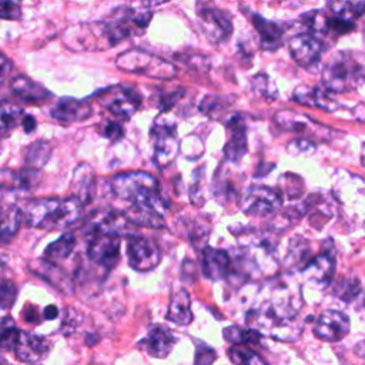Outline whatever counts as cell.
<instances>
[{"mask_svg": "<svg viewBox=\"0 0 365 365\" xmlns=\"http://www.w3.org/2000/svg\"><path fill=\"white\" fill-rule=\"evenodd\" d=\"M127 261L128 265L140 272H147L154 269L160 261V250L158 247L147 238L143 237H131L127 241Z\"/></svg>", "mask_w": 365, "mask_h": 365, "instance_id": "obj_9", "label": "cell"}, {"mask_svg": "<svg viewBox=\"0 0 365 365\" xmlns=\"http://www.w3.org/2000/svg\"><path fill=\"white\" fill-rule=\"evenodd\" d=\"M88 258L98 267L111 269L120 259V238L115 234H93L88 247Z\"/></svg>", "mask_w": 365, "mask_h": 365, "instance_id": "obj_11", "label": "cell"}, {"mask_svg": "<svg viewBox=\"0 0 365 365\" xmlns=\"http://www.w3.org/2000/svg\"><path fill=\"white\" fill-rule=\"evenodd\" d=\"M251 19H252V24L259 36L262 48L275 50V48L281 47L284 30L278 23L269 21L258 14H251Z\"/></svg>", "mask_w": 365, "mask_h": 365, "instance_id": "obj_24", "label": "cell"}, {"mask_svg": "<svg viewBox=\"0 0 365 365\" xmlns=\"http://www.w3.org/2000/svg\"><path fill=\"white\" fill-rule=\"evenodd\" d=\"M33 365H40V364H33Z\"/></svg>", "mask_w": 365, "mask_h": 365, "instance_id": "obj_53", "label": "cell"}, {"mask_svg": "<svg viewBox=\"0 0 365 365\" xmlns=\"http://www.w3.org/2000/svg\"><path fill=\"white\" fill-rule=\"evenodd\" d=\"M334 267L335 262L329 254H319L315 258H311V261L302 269V274L309 282L325 287L332 279Z\"/></svg>", "mask_w": 365, "mask_h": 365, "instance_id": "obj_23", "label": "cell"}, {"mask_svg": "<svg viewBox=\"0 0 365 365\" xmlns=\"http://www.w3.org/2000/svg\"><path fill=\"white\" fill-rule=\"evenodd\" d=\"M228 355L235 365H267L262 356L245 345H232Z\"/></svg>", "mask_w": 365, "mask_h": 365, "instance_id": "obj_33", "label": "cell"}, {"mask_svg": "<svg viewBox=\"0 0 365 365\" xmlns=\"http://www.w3.org/2000/svg\"><path fill=\"white\" fill-rule=\"evenodd\" d=\"M175 338L173 332L164 327H153L145 338L140 342V346L154 358H165L174 348Z\"/></svg>", "mask_w": 365, "mask_h": 365, "instance_id": "obj_19", "label": "cell"}, {"mask_svg": "<svg viewBox=\"0 0 365 365\" xmlns=\"http://www.w3.org/2000/svg\"><path fill=\"white\" fill-rule=\"evenodd\" d=\"M0 114H1V131H3V134H7V131L13 130L16 127L19 118L24 117L23 110L17 104H14L11 101H7V100H4L1 103Z\"/></svg>", "mask_w": 365, "mask_h": 365, "instance_id": "obj_36", "label": "cell"}, {"mask_svg": "<svg viewBox=\"0 0 365 365\" xmlns=\"http://www.w3.org/2000/svg\"><path fill=\"white\" fill-rule=\"evenodd\" d=\"M198 20L205 37L214 44L224 43L232 33L231 16L224 10L205 6L198 10Z\"/></svg>", "mask_w": 365, "mask_h": 365, "instance_id": "obj_10", "label": "cell"}, {"mask_svg": "<svg viewBox=\"0 0 365 365\" xmlns=\"http://www.w3.org/2000/svg\"><path fill=\"white\" fill-rule=\"evenodd\" d=\"M182 94V90L181 88H177L174 91H168V93H163L160 96V110L161 111H167L170 110L181 97Z\"/></svg>", "mask_w": 365, "mask_h": 365, "instance_id": "obj_46", "label": "cell"}, {"mask_svg": "<svg viewBox=\"0 0 365 365\" xmlns=\"http://www.w3.org/2000/svg\"><path fill=\"white\" fill-rule=\"evenodd\" d=\"M309 247L308 242L302 238H294L289 242L287 264L291 267H301V269L305 268V265L309 262Z\"/></svg>", "mask_w": 365, "mask_h": 365, "instance_id": "obj_31", "label": "cell"}, {"mask_svg": "<svg viewBox=\"0 0 365 365\" xmlns=\"http://www.w3.org/2000/svg\"><path fill=\"white\" fill-rule=\"evenodd\" d=\"M21 125H23V130L29 134L36 130V120L31 115H24L21 118Z\"/></svg>", "mask_w": 365, "mask_h": 365, "instance_id": "obj_48", "label": "cell"}, {"mask_svg": "<svg viewBox=\"0 0 365 365\" xmlns=\"http://www.w3.org/2000/svg\"><path fill=\"white\" fill-rule=\"evenodd\" d=\"M115 67L121 71L140 74L157 80H171L177 76V68L173 63L151 54L144 50H127L115 58Z\"/></svg>", "mask_w": 365, "mask_h": 365, "instance_id": "obj_5", "label": "cell"}, {"mask_svg": "<svg viewBox=\"0 0 365 365\" xmlns=\"http://www.w3.org/2000/svg\"><path fill=\"white\" fill-rule=\"evenodd\" d=\"M51 154V147L47 141H36L26 150V164L33 168L43 167Z\"/></svg>", "mask_w": 365, "mask_h": 365, "instance_id": "obj_32", "label": "cell"}, {"mask_svg": "<svg viewBox=\"0 0 365 365\" xmlns=\"http://www.w3.org/2000/svg\"><path fill=\"white\" fill-rule=\"evenodd\" d=\"M76 247V238L73 234L66 232L58 240L53 241L46 250H44V258L50 261H60L67 258Z\"/></svg>", "mask_w": 365, "mask_h": 365, "instance_id": "obj_29", "label": "cell"}, {"mask_svg": "<svg viewBox=\"0 0 365 365\" xmlns=\"http://www.w3.org/2000/svg\"><path fill=\"white\" fill-rule=\"evenodd\" d=\"M287 151L291 155H299V154H311L312 151H315V145L305 138H297L294 141H291L287 145Z\"/></svg>", "mask_w": 365, "mask_h": 365, "instance_id": "obj_44", "label": "cell"}, {"mask_svg": "<svg viewBox=\"0 0 365 365\" xmlns=\"http://www.w3.org/2000/svg\"><path fill=\"white\" fill-rule=\"evenodd\" d=\"M20 331H17L14 321L10 317H4L1 319V328H0V345L4 351L14 349L16 344L19 341Z\"/></svg>", "mask_w": 365, "mask_h": 365, "instance_id": "obj_37", "label": "cell"}, {"mask_svg": "<svg viewBox=\"0 0 365 365\" xmlns=\"http://www.w3.org/2000/svg\"><path fill=\"white\" fill-rule=\"evenodd\" d=\"M222 334H224V338L232 345H245L248 342H257L261 336V332L255 328L244 329L235 325L225 328Z\"/></svg>", "mask_w": 365, "mask_h": 365, "instance_id": "obj_35", "label": "cell"}, {"mask_svg": "<svg viewBox=\"0 0 365 365\" xmlns=\"http://www.w3.org/2000/svg\"><path fill=\"white\" fill-rule=\"evenodd\" d=\"M50 113L56 120H60L64 123H77L88 118L93 113V108L84 100H78L73 97H61L53 106Z\"/></svg>", "mask_w": 365, "mask_h": 365, "instance_id": "obj_18", "label": "cell"}, {"mask_svg": "<svg viewBox=\"0 0 365 365\" xmlns=\"http://www.w3.org/2000/svg\"><path fill=\"white\" fill-rule=\"evenodd\" d=\"M252 88L255 93L261 94L262 97H268V98H275L277 97V88L275 86L271 83L269 77L265 74H257L255 77H252L251 80Z\"/></svg>", "mask_w": 365, "mask_h": 365, "instance_id": "obj_38", "label": "cell"}, {"mask_svg": "<svg viewBox=\"0 0 365 365\" xmlns=\"http://www.w3.org/2000/svg\"><path fill=\"white\" fill-rule=\"evenodd\" d=\"M114 194L134 205H151L167 211L168 204L160 192L157 180L145 171H128L113 177Z\"/></svg>", "mask_w": 365, "mask_h": 365, "instance_id": "obj_3", "label": "cell"}, {"mask_svg": "<svg viewBox=\"0 0 365 365\" xmlns=\"http://www.w3.org/2000/svg\"><path fill=\"white\" fill-rule=\"evenodd\" d=\"M362 158H364V164H365V145H364V151H362Z\"/></svg>", "mask_w": 365, "mask_h": 365, "instance_id": "obj_52", "label": "cell"}, {"mask_svg": "<svg viewBox=\"0 0 365 365\" xmlns=\"http://www.w3.org/2000/svg\"><path fill=\"white\" fill-rule=\"evenodd\" d=\"M83 202L77 197L38 198L27 204L24 218L29 225L44 230H61L78 220Z\"/></svg>", "mask_w": 365, "mask_h": 365, "instance_id": "obj_2", "label": "cell"}, {"mask_svg": "<svg viewBox=\"0 0 365 365\" xmlns=\"http://www.w3.org/2000/svg\"><path fill=\"white\" fill-rule=\"evenodd\" d=\"M50 351V344L46 338L38 336L33 332L20 331L19 341L14 348L16 358L21 362L34 364L43 359Z\"/></svg>", "mask_w": 365, "mask_h": 365, "instance_id": "obj_16", "label": "cell"}, {"mask_svg": "<svg viewBox=\"0 0 365 365\" xmlns=\"http://www.w3.org/2000/svg\"><path fill=\"white\" fill-rule=\"evenodd\" d=\"M130 220L125 217V214H120L115 211H107L98 214L93 222L91 227L94 230V234H115L120 235L127 230V224Z\"/></svg>", "mask_w": 365, "mask_h": 365, "instance_id": "obj_27", "label": "cell"}, {"mask_svg": "<svg viewBox=\"0 0 365 365\" xmlns=\"http://www.w3.org/2000/svg\"><path fill=\"white\" fill-rule=\"evenodd\" d=\"M364 230H365V224H364Z\"/></svg>", "mask_w": 365, "mask_h": 365, "instance_id": "obj_55", "label": "cell"}, {"mask_svg": "<svg viewBox=\"0 0 365 365\" xmlns=\"http://www.w3.org/2000/svg\"><path fill=\"white\" fill-rule=\"evenodd\" d=\"M227 103H224L221 98L218 97H205L201 104H200V108L204 114L215 118L220 113H222V110L225 108Z\"/></svg>", "mask_w": 365, "mask_h": 365, "instance_id": "obj_40", "label": "cell"}, {"mask_svg": "<svg viewBox=\"0 0 365 365\" xmlns=\"http://www.w3.org/2000/svg\"><path fill=\"white\" fill-rule=\"evenodd\" d=\"M358 111H359V115H358V117H359V118H362V120L365 121V110H364V108H359V107H358Z\"/></svg>", "mask_w": 365, "mask_h": 365, "instance_id": "obj_51", "label": "cell"}, {"mask_svg": "<svg viewBox=\"0 0 365 365\" xmlns=\"http://www.w3.org/2000/svg\"><path fill=\"white\" fill-rule=\"evenodd\" d=\"M288 47L295 63L305 68L315 66L319 61L324 51L322 41L315 34L308 33L294 36L289 40Z\"/></svg>", "mask_w": 365, "mask_h": 365, "instance_id": "obj_12", "label": "cell"}, {"mask_svg": "<svg viewBox=\"0 0 365 365\" xmlns=\"http://www.w3.org/2000/svg\"><path fill=\"white\" fill-rule=\"evenodd\" d=\"M312 331L319 339L335 342L349 332V319L341 311L327 309L318 317Z\"/></svg>", "mask_w": 365, "mask_h": 365, "instance_id": "obj_14", "label": "cell"}, {"mask_svg": "<svg viewBox=\"0 0 365 365\" xmlns=\"http://www.w3.org/2000/svg\"><path fill=\"white\" fill-rule=\"evenodd\" d=\"M304 24L315 34H327L332 30L331 16L327 14L324 10H314L307 13L304 17Z\"/></svg>", "mask_w": 365, "mask_h": 365, "instance_id": "obj_34", "label": "cell"}, {"mask_svg": "<svg viewBox=\"0 0 365 365\" xmlns=\"http://www.w3.org/2000/svg\"><path fill=\"white\" fill-rule=\"evenodd\" d=\"M151 135L154 138V161L158 167H167L180 151L175 124L158 118L151 130Z\"/></svg>", "mask_w": 365, "mask_h": 365, "instance_id": "obj_8", "label": "cell"}, {"mask_svg": "<svg viewBox=\"0 0 365 365\" xmlns=\"http://www.w3.org/2000/svg\"><path fill=\"white\" fill-rule=\"evenodd\" d=\"M227 128L230 131V137L224 147V154L228 161L237 163L247 153V127L242 117L240 114H234L227 121Z\"/></svg>", "mask_w": 365, "mask_h": 365, "instance_id": "obj_17", "label": "cell"}, {"mask_svg": "<svg viewBox=\"0 0 365 365\" xmlns=\"http://www.w3.org/2000/svg\"><path fill=\"white\" fill-rule=\"evenodd\" d=\"M130 222L137 224L140 227L148 228H161L164 227V215L165 212L145 205H130L124 212Z\"/></svg>", "mask_w": 365, "mask_h": 365, "instance_id": "obj_26", "label": "cell"}, {"mask_svg": "<svg viewBox=\"0 0 365 365\" xmlns=\"http://www.w3.org/2000/svg\"><path fill=\"white\" fill-rule=\"evenodd\" d=\"M365 81V66L352 51H338L331 56L322 71V84L334 93H346Z\"/></svg>", "mask_w": 365, "mask_h": 365, "instance_id": "obj_4", "label": "cell"}, {"mask_svg": "<svg viewBox=\"0 0 365 365\" xmlns=\"http://www.w3.org/2000/svg\"><path fill=\"white\" fill-rule=\"evenodd\" d=\"M21 0H1V17L4 20H17L21 16Z\"/></svg>", "mask_w": 365, "mask_h": 365, "instance_id": "obj_45", "label": "cell"}, {"mask_svg": "<svg viewBox=\"0 0 365 365\" xmlns=\"http://www.w3.org/2000/svg\"><path fill=\"white\" fill-rule=\"evenodd\" d=\"M103 134L108 138V140H113V141H117L123 137V128L118 123L115 121H108L104 128H103Z\"/></svg>", "mask_w": 365, "mask_h": 365, "instance_id": "obj_47", "label": "cell"}, {"mask_svg": "<svg viewBox=\"0 0 365 365\" xmlns=\"http://www.w3.org/2000/svg\"><path fill=\"white\" fill-rule=\"evenodd\" d=\"M94 188V174L88 164H80L73 177V191L74 197L81 200L83 204L90 201L91 191Z\"/></svg>", "mask_w": 365, "mask_h": 365, "instance_id": "obj_28", "label": "cell"}, {"mask_svg": "<svg viewBox=\"0 0 365 365\" xmlns=\"http://www.w3.org/2000/svg\"><path fill=\"white\" fill-rule=\"evenodd\" d=\"M364 305H365V299H364Z\"/></svg>", "mask_w": 365, "mask_h": 365, "instance_id": "obj_54", "label": "cell"}, {"mask_svg": "<svg viewBox=\"0 0 365 365\" xmlns=\"http://www.w3.org/2000/svg\"><path fill=\"white\" fill-rule=\"evenodd\" d=\"M180 150L187 158L194 160V158L201 157V154L204 151V145L197 135H187L182 140V143L180 144Z\"/></svg>", "mask_w": 365, "mask_h": 365, "instance_id": "obj_39", "label": "cell"}, {"mask_svg": "<svg viewBox=\"0 0 365 365\" xmlns=\"http://www.w3.org/2000/svg\"><path fill=\"white\" fill-rule=\"evenodd\" d=\"M153 13L135 11L123 7L115 10L108 20L77 24L67 29L63 34V43L74 51H100L107 50L134 31H144L150 24Z\"/></svg>", "mask_w": 365, "mask_h": 365, "instance_id": "obj_1", "label": "cell"}, {"mask_svg": "<svg viewBox=\"0 0 365 365\" xmlns=\"http://www.w3.org/2000/svg\"><path fill=\"white\" fill-rule=\"evenodd\" d=\"M332 30L344 34L354 29V21L365 13V1L352 0H329Z\"/></svg>", "mask_w": 365, "mask_h": 365, "instance_id": "obj_13", "label": "cell"}, {"mask_svg": "<svg viewBox=\"0 0 365 365\" xmlns=\"http://www.w3.org/2000/svg\"><path fill=\"white\" fill-rule=\"evenodd\" d=\"M145 7H155V6H160V4H164L167 3L168 0H140Z\"/></svg>", "mask_w": 365, "mask_h": 365, "instance_id": "obj_50", "label": "cell"}, {"mask_svg": "<svg viewBox=\"0 0 365 365\" xmlns=\"http://www.w3.org/2000/svg\"><path fill=\"white\" fill-rule=\"evenodd\" d=\"M167 319L177 325H188L192 321L191 299L185 289H177L170 299Z\"/></svg>", "mask_w": 365, "mask_h": 365, "instance_id": "obj_25", "label": "cell"}, {"mask_svg": "<svg viewBox=\"0 0 365 365\" xmlns=\"http://www.w3.org/2000/svg\"><path fill=\"white\" fill-rule=\"evenodd\" d=\"M359 291V284L355 279H344L338 288H335V292L339 298L345 301H351L355 298V295Z\"/></svg>", "mask_w": 365, "mask_h": 365, "instance_id": "obj_41", "label": "cell"}, {"mask_svg": "<svg viewBox=\"0 0 365 365\" xmlns=\"http://www.w3.org/2000/svg\"><path fill=\"white\" fill-rule=\"evenodd\" d=\"M98 103L121 118H130L141 104V96L131 87L110 86L96 94Z\"/></svg>", "mask_w": 365, "mask_h": 365, "instance_id": "obj_6", "label": "cell"}, {"mask_svg": "<svg viewBox=\"0 0 365 365\" xmlns=\"http://www.w3.org/2000/svg\"><path fill=\"white\" fill-rule=\"evenodd\" d=\"M23 220V214L21 211L14 207L10 205L9 208L3 207L1 211V241L7 242L19 230L20 224Z\"/></svg>", "mask_w": 365, "mask_h": 365, "instance_id": "obj_30", "label": "cell"}, {"mask_svg": "<svg viewBox=\"0 0 365 365\" xmlns=\"http://www.w3.org/2000/svg\"><path fill=\"white\" fill-rule=\"evenodd\" d=\"M201 267L204 275L211 279L217 281L225 277L230 271V257L224 250L205 247L202 251Z\"/></svg>", "mask_w": 365, "mask_h": 365, "instance_id": "obj_21", "label": "cell"}, {"mask_svg": "<svg viewBox=\"0 0 365 365\" xmlns=\"http://www.w3.org/2000/svg\"><path fill=\"white\" fill-rule=\"evenodd\" d=\"M328 91L329 90H327L325 87L321 88V87H311V86L302 84L294 90L292 97L294 100H297L304 106L317 107L325 111H334L339 106H338V101L334 100Z\"/></svg>", "mask_w": 365, "mask_h": 365, "instance_id": "obj_20", "label": "cell"}, {"mask_svg": "<svg viewBox=\"0 0 365 365\" xmlns=\"http://www.w3.org/2000/svg\"><path fill=\"white\" fill-rule=\"evenodd\" d=\"M217 354L212 348H210L205 344H200L195 349V358H194V365H211L215 359Z\"/></svg>", "mask_w": 365, "mask_h": 365, "instance_id": "obj_42", "label": "cell"}, {"mask_svg": "<svg viewBox=\"0 0 365 365\" xmlns=\"http://www.w3.org/2000/svg\"><path fill=\"white\" fill-rule=\"evenodd\" d=\"M57 315H58L57 307H54V305L46 307V309H44V318L46 319H54V318H57Z\"/></svg>", "mask_w": 365, "mask_h": 365, "instance_id": "obj_49", "label": "cell"}, {"mask_svg": "<svg viewBox=\"0 0 365 365\" xmlns=\"http://www.w3.org/2000/svg\"><path fill=\"white\" fill-rule=\"evenodd\" d=\"M10 87H11V91L19 98H21L29 104H38L51 97V93L44 86H41L40 83L26 76L14 77L10 83Z\"/></svg>", "mask_w": 365, "mask_h": 365, "instance_id": "obj_22", "label": "cell"}, {"mask_svg": "<svg viewBox=\"0 0 365 365\" xmlns=\"http://www.w3.org/2000/svg\"><path fill=\"white\" fill-rule=\"evenodd\" d=\"M17 295V288L14 287V284L9 282V281H3L1 287H0V302H1V308L7 309L13 305L14 299Z\"/></svg>", "mask_w": 365, "mask_h": 365, "instance_id": "obj_43", "label": "cell"}, {"mask_svg": "<svg viewBox=\"0 0 365 365\" xmlns=\"http://www.w3.org/2000/svg\"><path fill=\"white\" fill-rule=\"evenodd\" d=\"M29 269L36 277L47 281L54 288L60 289L64 294H71L74 289L73 281L67 275V272L54 264V261L50 259H33L29 262Z\"/></svg>", "mask_w": 365, "mask_h": 365, "instance_id": "obj_15", "label": "cell"}, {"mask_svg": "<svg viewBox=\"0 0 365 365\" xmlns=\"http://www.w3.org/2000/svg\"><path fill=\"white\" fill-rule=\"evenodd\" d=\"M282 205L278 191L265 185H252L241 197L240 208L251 217H267L277 212Z\"/></svg>", "mask_w": 365, "mask_h": 365, "instance_id": "obj_7", "label": "cell"}]
</instances>
